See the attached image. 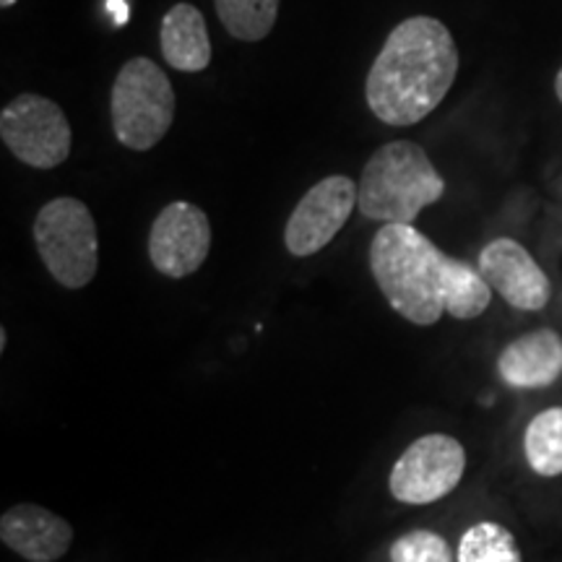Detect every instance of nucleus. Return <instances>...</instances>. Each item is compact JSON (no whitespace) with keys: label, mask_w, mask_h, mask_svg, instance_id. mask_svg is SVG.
I'll return each instance as SVG.
<instances>
[{"label":"nucleus","mask_w":562,"mask_h":562,"mask_svg":"<svg viewBox=\"0 0 562 562\" xmlns=\"http://www.w3.org/2000/svg\"><path fill=\"white\" fill-rule=\"evenodd\" d=\"M211 224L199 206L175 201L161 209L149 232V258L154 269L170 279H186L209 258Z\"/></svg>","instance_id":"nucleus-9"},{"label":"nucleus","mask_w":562,"mask_h":562,"mask_svg":"<svg viewBox=\"0 0 562 562\" xmlns=\"http://www.w3.org/2000/svg\"><path fill=\"white\" fill-rule=\"evenodd\" d=\"M112 131L125 149L149 151L175 121L172 81L157 63L133 58L112 83Z\"/></svg>","instance_id":"nucleus-4"},{"label":"nucleus","mask_w":562,"mask_h":562,"mask_svg":"<svg viewBox=\"0 0 562 562\" xmlns=\"http://www.w3.org/2000/svg\"><path fill=\"white\" fill-rule=\"evenodd\" d=\"M497 372L513 389H547L562 375V339L552 328L518 336L497 357Z\"/></svg>","instance_id":"nucleus-12"},{"label":"nucleus","mask_w":562,"mask_h":562,"mask_svg":"<svg viewBox=\"0 0 562 562\" xmlns=\"http://www.w3.org/2000/svg\"><path fill=\"white\" fill-rule=\"evenodd\" d=\"M0 136L11 154L34 170H53L70 154V123L58 104L40 94H21L3 108Z\"/></svg>","instance_id":"nucleus-6"},{"label":"nucleus","mask_w":562,"mask_h":562,"mask_svg":"<svg viewBox=\"0 0 562 562\" xmlns=\"http://www.w3.org/2000/svg\"><path fill=\"white\" fill-rule=\"evenodd\" d=\"M480 271L487 284L516 311H542L552 284L531 252L510 237H497L480 252Z\"/></svg>","instance_id":"nucleus-10"},{"label":"nucleus","mask_w":562,"mask_h":562,"mask_svg":"<svg viewBox=\"0 0 562 562\" xmlns=\"http://www.w3.org/2000/svg\"><path fill=\"white\" fill-rule=\"evenodd\" d=\"M159 45L165 60L182 74H199L211 63L206 19L191 3H178L161 19Z\"/></svg>","instance_id":"nucleus-13"},{"label":"nucleus","mask_w":562,"mask_h":562,"mask_svg":"<svg viewBox=\"0 0 562 562\" xmlns=\"http://www.w3.org/2000/svg\"><path fill=\"white\" fill-rule=\"evenodd\" d=\"M357 206V186L344 175L315 182L294 206L284 229L286 250L297 258L315 256L339 235Z\"/></svg>","instance_id":"nucleus-8"},{"label":"nucleus","mask_w":562,"mask_h":562,"mask_svg":"<svg viewBox=\"0 0 562 562\" xmlns=\"http://www.w3.org/2000/svg\"><path fill=\"white\" fill-rule=\"evenodd\" d=\"M459 74V47L432 16H412L389 34L372 63L364 94L385 125H417L451 91Z\"/></svg>","instance_id":"nucleus-1"},{"label":"nucleus","mask_w":562,"mask_h":562,"mask_svg":"<svg viewBox=\"0 0 562 562\" xmlns=\"http://www.w3.org/2000/svg\"><path fill=\"white\" fill-rule=\"evenodd\" d=\"M0 5H3V9H11V5H16V0H0Z\"/></svg>","instance_id":"nucleus-21"},{"label":"nucleus","mask_w":562,"mask_h":562,"mask_svg":"<svg viewBox=\"0 0 562 562\" xmlns=\"http://www.w3.org/2000/svg\"><path fill=\"white\" fill-rule=\"evenodd\" d=\"M391 562H453V552L440 533L417 529L393 542Z\"/></svg>","instance_id":"nucleus-18"},{"label":"nucleus","mask_w":562,"mask_h":562,"mask_svg":"<svg viewBox=\"0 0 562 562\" xmlns=\"http://www.w3.org/2000/svg\"><path fill=\"white\" fill-rule=\"evenodd\" d=\"M3 544L30 562H53L63 558L74 542V529L66 518L40 505H13L0 518Z\"/></svg>","instance_id":"nucleus-11"},{"label":"nucleus","mask_w":562,"mask_h":562,"mask_svg":"<svg viewBox=\"0 0 562 562\" xmlns=\"http://www.w3.org/2000/svg\"><path fill=\"white\" fill-rule=\"evenodd\" d=\"M34 243L58 284L81 290L97 273V224L87 203L55 199L34 220Z\"/></svg>","instance_id":"nucleus-5"},{"label":"nucleus","mask_w":562,"mask_h":562,"mask_svg":"<svg viewBox=\"0 0 562 562\" xmlns=\"http://www.w3.org/2000/svg\"><path fill=\"white\" fill-rule=\"evenodd\" d=\"M453 258L412 224H385L370 243V269L391 307L414 326L446 315Z\"/></svg>","instance_id":"nucleus-2"},{"label":"nucleus","mask_w":562,"mask_h":562,"mask_svg":"<svg viewBox=\"0 0 562 562\" xmlns=\"http://www.w3.org/2000/svg\"><path fill=\"white\" fill-rule=\"evenodd\" d=\"M554 91H558V100L562 102V68H560L558 79H554Z\"/></svg>","instance_id":"nucleus-20"},{"label":"nucleus","mask_w":562,"mask_h":562,"mask_svg":"<svg viewBox=\"0 0 562 562\" xmlns=\"http://www.w3.org/2000/svg\"><path fill=\"white\" fill-rule=\"evenodd\" d=\"M492 286L482 277L480 269L453 258L451 279H448L446 292V313L456 321H474L487 311L492 302Z\"/></svg>","instance_id":"nucleus-15"},{"label":"nucleus","mask_w":562,"mask_h":562,"mask_svg":"<svg viewBox=\"0 0 562 562\" xmlns=\"http://www.w3.org/2000/svg\"><path fill=\"white\" fill-rule=\"evenodd\" d=\"M5 339H9V336H5V331H0V349H5Z\"/></svg>","instance_id":"nucleus-22"},{"label":"nucleus","mask_w":562,"mask_h":562,"mask_svg":"<svg viewBox=\"0 0 562 562\" xmlns=\"http://www.w3.org/2000/svg\"><path fill=\"white\" fill-rule=\"evenodd\" d=\"M446 180L414 140H391L372 154L357 186V209L383 224H412L422 209L438 203Z\"/></svg>","instance_id":"nucleus-3"},{"label":"nucleus","mask_w":562,"mask_h":562,"mask_svg":"<svg viewBox=\"0 0 562 562\" xmlns=\"http://www.w3.org/2000/svg\"><path fill=\"white\" fill-rule=\"evenodd\" d=\"M524 453L531 472L539 476L562 474V406L539 412L524 435Z\"/></svg>","instance_id":"nucleus-14"},{"label":"nucleus","mask_w":562,"mask_h":562,"mask_svg":"<svg viewBox=\"0 0 562 562\" xmlns=\"http://www.w3.org/2000/svg\"><path fill=\"white\" fill-rule=\"evenodd\" d=\"M459 562H524L516 537L495 521L474 524L461 537Z\"/></svg>","instance_id":"nucleus-17"},{"label":"nucleus","mask_w":562,"mask_h":562,"mask_svg":"<svg viewBox=\"0 0 562 562\" xmlns=\"http://www.w3.org/2000/svg\"><path fill=\"white\" fill-rule=\"evenodd\" d=\"M216 13L232 37L258 42L277 24L279 0H216Z\"/></svg>","instance_id":"nucleus-16"},{"label":"nucleus","mask_w":562,"mask_h":562,"mask_svg":"<svg viewBox=\"0 0 562 562\" xmlns=\"http://www.w3.org/2000/svg\"><path fill=\"white\" fill-rule=\"evenodd\" d=\"M110 11L115 13V21L117 24H125L128 21V9H125V0H110Z\"/></svg>","instance_id":"nucleus-19"},{"label":"nucleus","mask_w":562,"mask_h":562,"mask_svg":"<svg viewBox=\"0 0 562 562\" xmlns=\"http://www.w3.org/2000/svg\"><path fill=\"white\" fill-rule=\"evenodd\" d=\"M467 472V451L451 435H422L393 467L389 487L398 503L430 505L459 487Z\"/></svg>","instance_id":"nucleus-7"}]
</instances>
